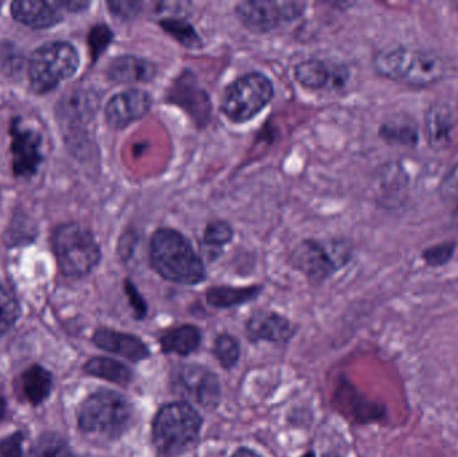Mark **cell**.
<instances>
[{
    "instance_id": "cell-7",
    "label": "cell",
    "mask_w": 458,
    "mask_h": 457,
    "mask_svg": "<svg viewBox=\"0 0 458 457\" xmlns=\"http://www.w3.org/2000/svg\"><path fill=\"white\" fill-rule=\"evenodd\" d=\"M274 85L261 72L242 75L225 89L222 98L223 114L234 123L253 120L272 101Z\"/></svg>"
},
{
    "instance_id": "cell-22",
    "label": "cell",
    "mask_w": 458,
    "mask_h": 457,
    "mask_svg": "<svg viewBox=\"0 0 458 457\" xmlns=\"http://www.w3.org/2000/svg\"><path fill=\"white\" fill-rule=\"evenodd\" d=\"M201 334L198 327L187 325L166 332L161 338V348L165 353L188 356L199 348Z\"/></svg>"
},
{
    "instance_id": "cell-1",
    "label": "cell",
    "mask_w": 458,
    "mask_h": 457,
    "mask_svg": "<svg viewBox=\"0 0 458 457\" xmlns=\"http://www.w3.org/2000/svg\"><path fill=\"white\" fill-rule=\"evenodd\" d=\"M149 260L153 270L177 284H200L206 278V265L191 241L179 231L160 228L150 239Z\"/></svg>"
},
{
    "instance_id": "cell-12",
    "label": "cell",
    "mask_w": 458,
    "mask_h": 457,
    "mask_svg": "<svg viewBox=\"0 0 458 457\" xmlns=\"http://www.w3.org/2000/svg\"><path fill=\"white\" fill-rule=\"evenodd\" d=\"M176 389L207 410L219 404L220 386L216 376L200 367H184L177 373Z\"/></svg>"
},
{
    "instance_id": "cell-6",
    "label": "cell",
    "mask_w": 458,
    "mask_h": 457,
    "mask_svg": "<svg viewBox=\"0 0 458 457\" xmlns=\"http://www.w3.org/2000/svg\"><path fill=\"white\" fill-rule=\"evenodd\" d=\"M201 423L200 415L190 404L166 405L153 423V442L163 455H180L198 439Z\"/></svg>"
},
{
    "instance_id": "cell-30",
    "label": "cell",
    "mask_w": 458,
    "mask_h": 457,
    "mask_svg": "<svg viewBox=\"0 0 458 457\" xmlns=\"http://www.w3.org/2000/svg\"><path fill=\"white\" fill-rule=\"evenodd\" d=\"M215 354L220 364L225 369L233 367L239 360L240 349L239 343L233 337L228 334L220 335L215 343Z\"/></svg>"
},
{
    "instance_id": "cell-14",
    "label": "cell",
    "mask_w": 458,
    "mask_h": 457,
    "mask_svg": "<svg viewBox=\"0 0 458 457\" xmlns=\"http://www.w3.org/2000/svg\"><path fill=\"white\" fill-rule=\"evenodd\" d=\"M293 75L303 88L315 89V90L336 89L344 85V80H347V72L344 67L315 58L299 62L293 69Z\"/></svg>"
},
{
    "instance_id": "cell-13",
    "label": "cell",
    "mask_w": 458,
    "mask_h": 457,
    "mask_svg": "<svg viewBox=\"0 0 458 457\" xmlns=\"http://www.w3.org/2000/svg\"><path fill=\"white\" fill-rule=\"evenodd\" d=\"M99 98L96 93L85 89H77L67 93L56 106L58 120L64 123L66 131H78L93 120L98 109Z\"/></svg>"
},
{
    "instance_id": "cell-15",
    "label": "cell",
    "mask_w": 458,
    "mask_h": 457,
    "mask_svg": "<svg viewBox=\"0 0 458 457\" xmlns=\"http://www.w3.org/2000/svg\"><path fill=\"white\" fill-rule=\"evenodd\" d=\"M55 3L18 0L11 3V16L18 23L32 30H46L61 23L62 13Z\"/></svg>"
},
{
    "instance_id": "cell-16",
    "label": "cell",
    "mask_w": 458,
    "mask_h": 457,
    "mask_svg": "<svg viewBox=\"0 0 458 457\" xmlns=\"http://www.w3.org/2000/svg\"><path fill=\"white\" fill-rule=\"evenodd\" d=\"M93 341L98 348L118 354L131 361L139 362L149 356L147 345L136 335L125 334L114 330L99 329L94 334Z\"/></svg>"
},
{
    "instance_id": "cell-28",
    "label": "cell",
    "mask_w": 458,
    "mask_h": 457,
    "mask_svg": "<svg viewBox=\"0 0 458 457\" xmlns=\"http://www.w3.org/2000/svg\"><path fill=\"white\" fill-rule=\"evenodd\" d=\"M379 134L390 144L414 147L419 142V131L408 123H385L379 129Z\"/></svg>"
},
{
    "instance_id": "cell-26",
    "label": "cell",
    "mask_w": 458,
    "mask_h": 457,
    "mask_svg": "<svg viewBox=\"0 0 458 457\" xmlns=\"http://www.w3.org/2000/svg\"><path fill=\"white\" fill-rule=\"evenodd\" d=\"M160 26L163 27L166 34L171 35L174 39L182 43L185 47L198 48L203 46V40L200 39L198 32L193 29L192 24L182 21V19H163V21H160Z\"/></svg>"
},
{
    "instance_id": "cell-11",
    "label": "cell",
    "mask_w": 458,
    "mask_h": 457,
    "mask_svg": "<svg viewBox=\"0 0 458 457\" xmlns=\"http://www.w3.org/2000/svg\"><path fill=\"white\" fill-rule=\"evenodd\" d=\"M152 104V96L144 89H128L109 99L105 107V120L110 128L121 131L144 118Z\"/></svg>"
},
{
    "instance_id": "cell-38",
    "label": "cell",
    "mask_w": 458,
    "mask_h": 457,
    "mask_svg": "<svg viewBox=\"0 0 458 457\" xmlns=\"http://www.w3.org/2000/svg\"><path fill=\"white\" fill-rule=\"evenodd\" d=\"M231 457H260L258 453H253V451L245 450V448H242V450L236 451Z\"/></svg>"
},
{
    "instance_id": "cell-10",
    "label": "cell",
    "mask_w": 458,
    "mask_h": 457,
    "mask_svg": "<svg viewBox=\"0 0 458 457\" xmlns=\"http://www.w3.org/2000/svg\"><path fill=\"white\" fill-rule=\"evenodd\" d=\"M11 168L15 177L29 179L37 174L43 161L42 136L34 129L24 128L21 118L15 117L10 123Z\"/></svg>"
},
{
    "instance_id": "cell-25",
    "label": "cell",
    "mask_w": 458,
    "mask_h": 457,
    "mask_svg": "<svg viewBox=\"0 0 458 457\" xmlns=\"http://www.w3.org/2000/svg\"><path fill=\"white\" fill-rule=\"evenodd\" d=\"M21 316V306L10 284L0 278V338L11 329Z\"/></svg>"
},
{
    "instance_id": "cell-17",
    "label": "cell",
    "mask_w": 458,
    "mask_h": 457,
    "mask_svg": "<svg viewBox=\"0 0 458 457\" xmlns=\"http://www.w3.org/2000/svg\"><path fill=\"white\" fill-rule=\"evenodd\" d=\"M157 74L153 62L136 55H123L110 62L107 77L117 83L149 82Z\"/></svg>"
},
{
    "instance_id": "cell-36",
    "label": "cell",
    "mask_w": 458,
    "mask_h": 457,
    "mask_svg": "<svg viewBox=\"0 0 458 457\" xmlns=\"http://www.w3.org/2000/svg\"><path fill=\"white\" fill-rule=\"evenodd\" d=\"M125 290L129 300H131V305L133 306L134 311H136V316L142 318L147 314V305H145L144 300L131 282H126Z\"/></svg>"
},
{
    "instance_id": "cell-40",
    "label": "cell",
    "mask_w": 458,
    "mask_h": 457,
    "mask_svg": "<svg viewBox=\"0 0 458 457\" xmlns=\"http://www.w3.org/2000/svg\"><path fill=\"white\" fill-rule=\"evenodd\" d=\"M454 224H456L458 227V206H457L456 211H454Z\"/></svg>"
},
{
    "instance_id": "cell-33",
    "label": "cell",
    "mask_w": 458,
    "mask_h": 457,
    "mask_svg": "<svg viewBox=\"0 0 458 457\" xmlns=\"http://www.w3.org/2000/svg\"><path fill=\"white\" fill-rule=\"evenodd\" d=\"M110 13L121 19L134 18L141 11L142 3L140 2H107Z\"/></svg>"
},
{
    "instance_id": "cell-32",
    "label": "cell",
    "mask_w": 458,
    "mask_h": 457,
    "mask_svg": "<svg viewBox=\"0 0 458 457\" xmlns=\"http://www.w3.org/2000/svg\"><path fill=\"white\" fill-rule=\"evenodd\" d=\"M454 250H456V243L454 241L436 244V246H432L422 252V259L425 260L427 265L432 266V267H438V266H444L452 259Z\"/></svg>"
},
{
    "instance_id": "cell-9",
    "label": "cell",
    "mask_w": 458,
    "mask_h": 457,
    "mask_svg": "<svg viewBox=\"0 0 458 457\" xmlns=\"http://www.w3.org/2000/svg\"><path fill=\"white\" fill-rule=\"evenodd\" d=\"M306 11L303 2H242L234 8L245 29L258 34L279 29L301 18Z\"/></svg>"
},
{
    "instance_id": "cell-21",
    "label": "cell",
    "mask_w": 458,
    "mask_h": 457,
    "mask_svg": "<svg viewBox=\"0 0 458 457\" xmlns=\"http://www.w3.org/2000/svg\"><path fill=\"white\" fill-rule=\"evenodd\" d=\"M21 397L31 405H39L50 396L53 388L51 373L39 365L29 368L21 373L18 381Z\"/></svg>"
},
{
    "instance_id": "cell-34",
    "label": "cell",
    "mask_w": 458,
    "mask_h": 457,
    "mask_svg": "<svg viewBox=\"0 0 458 457\" xmlns=\"http://www.w3.org/2000/svg\"><path fill=\"white\" fill-rule=\"evenodd\" d=\"M24 436L21 432L5 437L0 443V457H21V445H23Z\"/></svg>"
},
{
    "instance_id": "cell-31",
    "label": "cell",
    "mask_w": 458,
    "mask_h": 457,
    "mask_svg": "<svg viewBox=\"0 0 458 457\" xmlns=\"http://www.w3.org/2000/svg\"><path fill=\"white\" fill-rule=\"evenodd\" d=\"M89 47H90L91 58L97 61L98 56L106 50L107 46L113 40V31L106 24L99 23L90 30L89 34Z\"/></svg>"
},
{
    "instance_id": "cell-2",
    "label": "cell",
    "mask_w": 458,
    "mask_h": 457,
    "mask_svg": "<svg viewBox=\"0 0 458 457\" xmlns=\"http://www.w3.org/2000/svg\"><path fill=\"white\" fill-rule=\"evenodd\" d=\"M374 69L381 77L413 88L436 85L448 74V64L438 54L406 46L378 51Z\"/></svg>"
},
{
    "instance_id": "cell-20",
    "label": "cell",
    "mask_w": 458,
    "mask_h": 457,
    "mask_svg": "<svg viewBox=\"0 0 458 457\" xmlns=\"http://www.w3.org/2000/svg\"><path fill=\"white\" fill-rule=\"evenodd\" d=\"M247 332L252 340L279 341L287 340L293 329L290 322L284 317L276 313L253 314L247 325Z\"/></svg>"
},
{
    "instance_id": "cell-37",
    "label": "cell",
    "mask_w": 458,
    "mask_h": 457,
    "mask_svg": "<svg viewBox=\"0 0 458 457\" xmlns=\"http://www.w3.org/2000/svg\"><path fill=\"white\" fill-rule=\"evenodd\" d=\"M55 5L59 10L64 8L69 13H81V11H85L90 5V3L81 2V0H70V2H55Z\"/></svg>"
},
{
    "instance_id": "cell-39",
    "label": "cell",
    "mask_w": 458,
    "mask_h": 457,
    "mask_svg": "<svg viewBox=\"0 0 458 457\" xmlns=\"http://www.w3.org/2000/svg\"><path fill=\"white\" fill-rule=\"evenodd\" d=\"M5 413V402L4 400L0 397V421H2V419L4 418Z\"/></svg>"
},
{
    "instance_id": "cell-23",
    "label": "cell",
    "mask_w": 458,
    "mask_h": 457,
    "mask_svg": "<svg viewBox=\"0 0 458 457\" xmlns=\"http://www.w3.org/2000/svg\"><path fill=\"white\" fill-rule=\"evenodd\" d=\"M260 287H214L207 292V300L214 308L227 309L255 300Z\"/></svg>"
},
{
    "instance_id": "cell-19",
    "label": "cell",
    "mask_w": 458,
    "mask_h": 457,
    "mask_svg": "<svg viewBox=\"0 0 458 457\" xmlns=\"http://www.w3.org/2000/svg\"><path fill=\"white\" fill-rule=\"evenodd\" d=\"M169 93L182 94V96H188V98H180L174 101V104L180 105L191 112V104L195 105V120L207 121L209 118V113H211V104H209V97L199 88L196 83V78L193 74H190V72H184L180 75L174 85H172L171 91Z\"/></svg>"
},
{
    "instance_id": "cell-3",
    "label": "cell",
    "mask_w": 458,
    "mask_h": 457,
    "mask_svg": "<svg viewBox=\"0 0 458 457\" xmlns=\"http://www.w3.org/2000/svg\"><path fill=\"white\" fill-rule=\"evenodd\" d=\"M51 250L59 270L69 278H83L101 262V247L96 236L80 223H64L54 228Z\"/></svg>"
},
{
    "instance_id": "cell-8",
    "label": "cell",
    "mask_w": 458,
    "mask_h": 457,
    "mask_svg": "<svg viewBox=\"0 0 458 457\" xmlns=\"http://www.w3.org/2000/svg\"><path fill=\"white\" fill-rule=\"evenodd\" d=\"M350 259L352 246L344 239H307L296 247L291 257L293 267L314 281L328 278L344 267Z\"/></svg>"
},
{
    "instance_id": "cell-29",
    "label": "cell",
    "mask_w": 458,
    "mask_h": 457,
    "mask_svg": "<svg viewBox=\"0 0 458 457\" xmlns=\"http://www.w3.org/2000/svg\"><path fill=\"white\" fill-rule=\"evenodd\" d=\"M233 238L231 224L225 220H214L207 224L203 241L209 249H223Z\"/></svg>"
},
{
    "instance_id": "cell-27",
    "label": "cell",
    "mask_w": 458,
    "mask_h": 457,
    "mask_svg": "<svg viewBox=\"0 0 458 457\" xmlns=\"http://www.w3.org/2000/svg\"><path fill=\"white\" fill-rule=\"evenodd\" d=\"M31 457H77L58 435H43L35 443Z\"/></svg>"
},
{
    "instance_id": "cell-35",
    "label": "cell",
    "mask_w": 458,
    "mask_h": 457,
    "mask_svg": "<svg viewBox=\"0 0 458 457\" xmlns=\"http://www.w3.org/2000/svg\"><path fill=\"white\" fill-rule=\"evenodd\" d=\"M441 195L449 200H458V165L452 169L444 180Z\"/></svg>"
},
{
    "instance_id": "cell-24",
    "label": "cell",
    "mask_w": 458,
    "mask_h": 457,
    "mask_svg": "<svg viewBox=\"0 0 458 457\" xmlns=\"http://www.w3.org/2000/svg\"><path fill=\"white\" fill-rule=\"evenodd\" d=\"M85 372L94 377L104 378L110 383L118 384V385H128L131 380V373L125 365L105 357H96L91 359L85 365Z\"/></svg>"
},
{
    "instance_id": "cell-18",
    "label": "cell",
    "mask_w": 458,
    "mask_h": 457,
    "mask_svg": "<svg viewBox=\"0 0 458 457\" xmlns=\"http://www.w3.org/2000/svg\"><path fill=\"white\" fill-rule=\"evenodd\" d=\"M451 107L443 102L432 105L427 113V131L430 147L436 150L445 149L452 140L454 120Z\"/></svg>"
},
{
    "instance_id": "cell-5",
    "label": "cell",
    "mask_w": 458,
    "mask_h": 457,
    "mask_svg": "<svg viewBox=\"0 0 458 457\" xmlns=\"http://www.w3.org/2000/svg\"><path fill=\"white\" fill-rule=\"evenodd\" d=\"M131 404L115 392L101 391L91 394L78 410L81 431L88 435L115 439L131 426Z\"/></svg>"
},
{
    "instance_id": "cell-4",
    "label": "cell",
    "mask_w": 458,
    "mask_h": 457,
    "mask_svg": "<svg viewBox=\"0 0 458 457\" xmlns=\"http://www.w3.org/2000/svg\"><path fill=\"white\" fill-rule=\"evenodd\" d=\"M80 53L66 40H55L35 48L29 58L27 75L35 94H47L77 74Z\"/></svg>"
}]
</instances>
